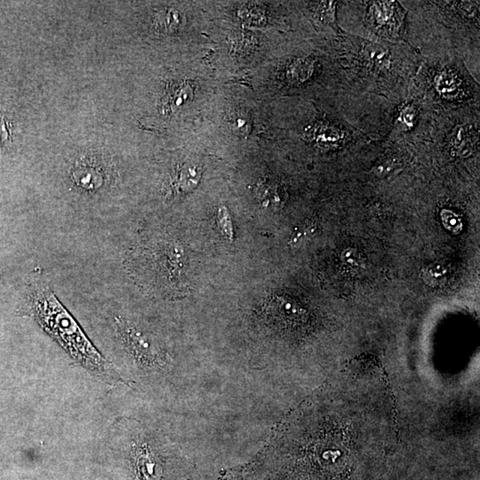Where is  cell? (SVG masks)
<instances>
[{"label":"cell","mask_w":480,"mask_h":480,"mask_svg":"<svg viewBox=\"0 0 480 480\" xmlns=\"http://www.w3.org/2000/svg\"><path fill=\"white\" fill-rule=\"evenodd\" d=\"M36 274L31 278L18 313L32 317L92 376L108 384L124 382L114 365L91 343L79 323L62 304L49 284Z\"/></svg>","instance_id":"6da1fadb"},{"label":"cell","mask_w":480,"mask_h":480,"mask_svg":"<svg viewBox=\"0 0 480 480\" xmlns=\"http://www.w3.org/2000/svg\"><path fill=\"white\" fill-rule=\"evenodd\" d=\"M114 426L113 437L125 454L132 480H171L170 459L154 435L130 420H119Z\"/></svg>","instance_id":"7a4b0ae2"},{"label":"cell","mask_w":480,"mask_h":480,"mask_svg":"<svg viewBox=\"0 0 480 480\" xmlns=\"http://www.w3.org/2000/svg\"><path fill=\"white\" fill-rule=\"evenodd\" d=\"M117 338L125 352L137 363L147 368H161L166 363V353L145 333L141 331L129 321L116 317Z\"/></svg>","instance_id":"3957f363"},{"label":"cell","mask_w":480,"mask_h":480,"mask_svg":"<svg viewBox=\"0 0 480 480\" xmlns=\"http://www.w3.org/2000/svg\"><path fill=\"white\" fill-rule=\"evenodd\" d=\"M398 5L393 1L369 3L367 20L371 28L381 36L395 38L400 29Z\"/></svg>","instance_id":"277c9868"},{"label":"cell","mask_w":480,"mask_h":480,"mask_svg":"<svg viewBox=\"0 0 480 480\" xmlns=\"http://www.w3.org/2000/svg\"><path fill=\"white\" fill-rule=\"evenodd\" d=\"M106 173L103 166L94 158H83L75 164L72 169V179L84 190L95 191L103 187Z\"/></svg>","instance_id":"5b68a950"},{"label":"cell","mask_w":480,"mask_h":480,"mask_svg":"<svg viewBox=\"0 0 480 480\" xmlns=\"http://www.w3.org/2000/svg\"><path fill=\"white\" fill-rule=\"evenodd\" d=\"M256 195L261 206L269 211L280 210L287 200V192L283 186L271 180L259 182Z\"/></svg>","instance_id":"8992f818"},{"label":"cell","mask_w":480,"mask_h":480,"mask_svg":"<svg viewBox=\"0 0 480 480\" xmlns=\"http://www.w3.org/2000/svg\"><path fill=\"white\" fill-rule=\"evenodd\" d=\"M200 177V167L196 164L187 162L176 170L173 177V188L178 191H191L199 184Z\"/></svg>","instance_id":"52a82bcc"},{"label":"cell","mask_w":480,"mask_h":480,"mask_svg":"<svg viewBox=\"0 0 480 480\" xmlns=\"http://www.w3.org/2000/svg\"><path fill=\"white\" fill-rule=\"evenodd\" d=\"M433 86L440 97L453 100L460 94L461 82L455 72L443 70L434 77Z\"/></svg>","instance_id":"ba28073f"},{"label":"cell","mask_w":480,"mask_h":480,"mask_svg":"<svg viewBox=\"0 0 480 480\" xmlns=\"http://www.w3.org/2000/svg\"><path fill=\"white\" fill-rule=\"evenodd\" d=\"M194 89L191 84L189 82H180L173 85L170 91L167 93L164 107L168 112H176V110L184 107L186 104H190L193 98Z\"/></svg>","instance_id":"9c48e42d"},{"label":"cell","mask_w":480,"mask_h":480,"mask_svg":"<svg viewBox=\"0 0 480 480\" xmlns=\"http://www.w3.org/2000/svg\"><path fill=\"white\" fill-rule=\"evenodd\" d=\"M272 306V316L281 324H298L304 320V311L290 301Z\"/></svg>","instance_id":"30bf717a"},{"label":"cell","mask_w":480,"mask_h":480,"mask_svg":"<svg viewBox=\"0 0 480 480\" xmlns=\"http://www.w3.org/2000/svg\"><path fill=\"white\" fill-rule=\"evenodd\" d=\"M311 137L319 145L332 147L337 145L343 140L341 129L331 124H320L312 129Z\"/></svg>","instance_id":"8fae6325"},{"label":"cell","mask_w":480,"mask_h":480,"mask_svg":"<svg viewBox=\"0 0 480 480\" xmlns=\"http://www.w3.org/2000/svg\"><path fill=\"white\" fill-rule=\"evenodd\" d=\"M315 69V62L311 58H300L296 60L287 69V79L292 82L301 83L310 79Z\"/></svg>","instance_id":"7c38bea8"},{"label":"cell","mask_w":480,"mask_h":480,"mask_svg":"<svg viewBox=\"0 0 480 480\" xmlns=\"http://www.w3.org/2000/svg\"><path fill=\"white\" fill-rule=\"evenodd\" d=\"M449 269L442 263H431L422 272V280L432 287H442L448 280Z\"/></svg>","instance_id":"4fadbf2b"},{"label":"cell","mask_w":480,"mask_h":480,"mask_svg":"<svg viewBox=\"0 0 480 480\" xmlns=\"http://www.w3.org/2000/svg\"><path fill=\"white\" fill-rule=\"evenodd\" d=\"M453 152L461 158H468L473 151L472 136L466 128H459L451 139Z\"/></svg>","instance_id":"5bb4252c"},{"label":"cell","mask_w":480,"mask_h":480,"mask_svg":"<svg viewBox=\"0 0 480 480\" xmlns=\"http://www.w3.org/2000/svg\"><path fill=\"white\" fill-rule=\"evenodd\" d=\"M216 223L218 229L224 236L225 239L232 242L234 239V227L232 216H230L229 209L226 206H221L218 209L217 216H216Z\"/></svg>","instance_id":"9a60e30c"},{"label":"cell","mask_w":480,"mask_h":480,"mask_svg":"<svg viewBox=\"0 0 480 480\" xmlns=\"http://www.w3.org/2000/svg\"><path fill=\"white\" fill-rule=\"evenodd\" d=\"M232 130L239 136L245 137L250 133L252 123L250 119L245 112H237L230 119Z\"/></svg>","instance_id":"2e32d148"},{"label":"cell","mask_w":480,"mask_h":480,"mask_svg":"<svg viewBox=\"0 0 480 480\" xmlns=\"http://www.w3.org/2000/svg\"><path fill=\"white\" fill-rule=\"evenodd\" d=\"M337 3L334 1L317 2L316 5V16L320 22L326 25L335 27V8Z\"/></svg>","instance_id":"e0dca14e"},{"label":"cell","mask_w":480,"mask_h":480,"mask_svg":"<svg viewBox=\"0 0 480 480\" xmlns=\"http://www.w3.org/2000/svg\"><path fill=\"white\" fill-rule=\"evenodd\" d=\"M316 230V224L313 221H307L301 227L298 228L291 237L288 245L290 248H299L300 245L304 244L308 239H310Z\"/></svg>","instance_id":"ac0fdd59"},{"label":"cell","mask_w":480,"mask_h":480,"mask_svg":"<svg viewBox=\"0 0 480 480\" xmlns=\"http://www.w3.org/2000/svg\"><path fill=\"white\" fill-rule=\"evenodd\" d=\"M440 216L444 227L450 232L458 234L463 230V219L452 210L444 209Z\"/></svg>","instance_id":"d6986e66"},{"label":"cell","mask_w":480,"mask_h":480,"mask_svg":"<svg viewBox=\"0 0 480 480\" xmlns=\"http://www.w3.org/2000/svg\"><path fill=\"white\" fill-rule=\"evenodd\" d=\"M417 112L412 105H407L398 113V123L402 128L410 129L415 125Z\"/></svg>","instance_id":"ffe728a7"},{"label":"cell","mask_w":480,"mask_h":480,"mask_svg":"<svg viewBox=\"0 0 480 480\" xmlns=\"http://www.w3.org/2000/svg\"><path fill=\"white\" fill-rule=\"evenodd\" d=\"M341 258L345 265L350 267V268H358L360 263H361L358 252L352 248H348L346 250H344L341 253Z\"/></svg>","instance_id":"44dd1931"},{"label":"cell","mask_w":480,"mask_h":480,"mask_svg":"<svg viewBox=\"0 0 480 480\" xmlns=\"http://www.w3.org/2000/svg\"><path fill=\"white\" fill-rule=\"evenodd\" d=\"M395 164L393 163V162L386 161L379 165V166L376 168V172L378 176H388L389 173L393 172V170L395 169Z\"/></svg>","instance_id":"7402d4cb"},{"label":"cell","mask_w":480,"mask_h":480,"mask_svg":"<svg viewBox=\"0 0 480 480\" xmlns=\"http://www.w3.org/2000/svg\"><path fill=\"white\" fill-rule=\"evenodd\" d=\"M4 125V122H3V120L0 119V143H1L2 141L4 140V138L7 136Z\"/></svg>","instance_id":"603a6c76"}]
</instances>
